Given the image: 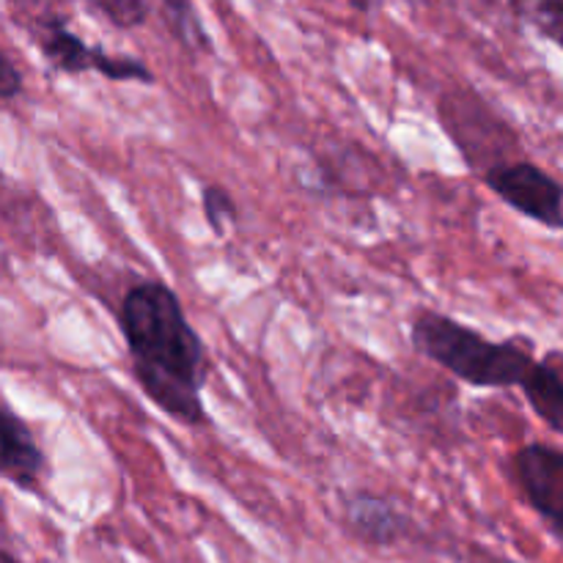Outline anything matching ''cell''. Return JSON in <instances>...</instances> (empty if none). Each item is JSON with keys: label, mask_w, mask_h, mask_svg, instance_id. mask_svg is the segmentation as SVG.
I'll return each mask as SVG.
<instances>
[{"label": "cell", "mask_w": 563, "mask_h": 563, "mask_svg": "<svg viewBox=\"0 0 563 563\" xmlns=\"http://www.w3.org/2000/svg\"><path fill=\"white\" fill-rule=\"evenodd\" d=\"M350 5L355 11H361V14H368V11H372V0H350Z\"/></svg>", "instance_id": "15"}, {"label": "cell", "mask_w": 563, "mask_h": 563, "mask_svg": "<svg viewBox=\"0 0 563 563\" xmlns=\"http://www.w3.org/2000/svg\"><path fill=\"white\" fill-rule=\"evenodd\" d=\"M511 482L522 500L561 537L563 526V454L550 443H528L509 462Z\"/></svg>", "instance_id": "6"}, {"label": "cell", "mask_w": 563, "mask_h": 563, "mask_svg": "<svg viewBox=\"0 0 563 563\" xmlns=\"http://www.w3.org/2000/svg\"><path fill=\"white\" fill-rule=\"evenodd\" d=\"M561 0H537L531 9V20L537 22L539 31L550 38V42H561Z\"/></svg>", "instance_id": "13"}, {"label": "cell", "mask_w": 563, "mask_h": 563, "mask_svg": "<svg viewBox=\"0 0 563 563\" xmlns=\"http://www.w3.org/2000/svg\"><path fill=\"white\" fill-rule=\"evenodd\" d=\"M0 478L31 495H42L49 478V460L36 434L5 401H0Z\"/></svg>", "instance_id": "7"}, {"label": "cell", "mask_w": 563, "mask_h": 563, "mask_svg": "<svg viewBox=\"0 0 563 563\" xmlns=\"http://www.w3.org/2000/svg\"><path fill=\"white\" fill-rule=\"evenodd\" d=\"M115 322L143 396L181 427H209L203 405L207 346L179 295L157 278L141 280L124 291Z\"/></svg>", "instance_id": "1"}, {"label": "cell", "mask_w": 563, "mask_h": 563, "mask_svg": "<svg viewBox=\"0 0 563 563\" xmlns=\"http://www.w3.org/2000/svg\"><path fill=\"white\" fill-rule=\"evenodd\" d=\"M159 3H163L165 14H168L176 38H179L187 49H209L207 31H203V25L198 22L192 0H159Z\"/></svg>", "instance_id": "10"}, {"label": "cell", "mask_w": 563, "mask_h": 563, "mask_svg": "<svg viewBox=\"0 0 563 563\" xmlns=\"http://www.w3.org/2000/svg\"><path fill=\"white\" fill-rule=\"evenodd\" d=\"M25 91V77H22L20 66L5 55V49H0V99L3 102H14Z\"/></svg>", "instance_id": "14"}, {"label": "cell", "mask_w": 563, "mask_h": 563, "mask_svg": "<svg viewBox=\"0 0 563 563\" xmlns=\"http://www.w3.org/2000/svg\"><path fill=\"white\" fill-rule=\"evenodd\" d=\"M438 113L445 135L460 148L467 168L476 174H487L495 165L520 159L522 141L515 126L471 88H451L440 99Z\"/></svg>", "instance_id": "3"}, {"label": "cell", "mask_w": 563, "mask_h": 563, "mask_svg": "<svg viewBox=\"0 0 563 563\" xmlns=\"http://www.w3.org/2000/svg\"><path fill=\"white\" fill-rule=\"evenodd\" d=\"M201 209L203 218H207V225L218 236L229 234L231 225L240 220V207L231 198V192L220 185H203L201 187Z\"/></svg>", "instance_id": "11"}, {"label": "cell", "mask_w": 563, "mask_h": 563, "mask_svg": "<svg viewBox=\"0 0 563 563\" xmlns=\"http://www.w3.org/2000/svg\"><path fill=\"white\" fill-rule=\"evenodd\" d=\"M522 394L531 405L533 416L544 423L553 434H563V366L561 352H550L531 366L522 379Z\"/></svg>", "instance_id": "9"}, {"label": "cell", "mask_w": 563, "mask_h": 563, "mask_svg": "<svg viewBox=\"0 0 563 563\" xmlns=\"http://www.w3.org/2000/svg\"><path fill=\"white\" fill-rule=\"evenodd\" d=\"M31 38L49 69L60 75H99L110 82H143L152 86L157 77L146 60L135 55H115L99 44H88L80 33L71 31L64 14H38L31 22Z\"/></svg>", "instance_id": "4"}, {"label": "cell", "mask_w": 563, "mask_h": 563, "mask_svg": "<svg viewBox=\"0 0 563 563\" xmlns=\"http://www.w3.org/2000/svg\"><path fill=\"white\" fill-rule=\"evenodd\" d=\"M82 3L91 5L119 31H135L148 20V0H82Z\"/></svg>", "instance_id": "12"}, {"label": "cell", "mask_w": 563, "mask_h": 563, "mask_svg": "<svg viewBox=\"0 0 563 563\" xmlns=\"http://www.w3.org/2000/svg\"><path fill=\"white\" fill-rule=\"evenodd\" d=\"M484 185L515 212L550 231L563 229L561 181L531 159H511L482 174Z\"/></svg>", "instance_id": "5"}, {"label": "cell", "mask_w": 563, "mask_h": 563, "mask_svg": "<svg viewBox=\"0 0 563 563\" xmlns=\"http://www.w3.org/2000/svg\"><path fill=\"white\" fill-rule=\"evenodd\" d=\"M0 563H22V561H20V559H14V555L5 553V550L0 548Z\"/></svg>", "instance_id": "16"}, {"label": "cell", "mask_w": 563, "mask_h": 563, "mask_svg": "<svg viewBox=\"0 0 563 563\" xmlns=\"http://www.w3.org/2000/svg\"><path fill=\"white\" fill-rule=\"evenodd\" d=\"M412 346L460 383L484 390L520 388L537 363L526 335L493 341L471 324L440 311H421L410 324Z\"/></svg>", "instance_id": "2"}, {"label": "cell", "mask_w": 563, "mask_h": 563, "mask_svg": "<svg viewBox=\"0 0 563 563\" xmlns=\"http://www.w3.org/2000/svg\"><path fill=\"white\" fill-rule=\"evenodd\" d=\"M341 511L346 531L372 548H394L410 531V520L399 506L366 489L346 493L341 498Z\"/></svg>", "instance_id": "8"}]
</instances>
